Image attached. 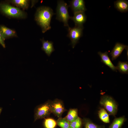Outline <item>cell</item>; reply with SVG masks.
Returning <instances> with one entry per match:
<instances>
[{
	"mask_svg": "<svg viewBox=\"0 0 128 128\" xmlns=\"http://www.w3.org/2000/svg\"><path fill=\"white\" fill-rule=\"evenodd\" d=\"M55 14L50 7L42 6L38 8L35 15V20L41 27L42 32L44 33L51 28L50 22Z\"/></svg>",
	"mask_w": 128,
	"mask_h": 128,
	"instance_id": "cell-1",
	"label": "cell"
},
{
	"mask_svg": "<svg viewBox=\"0 0 128 128\" xmlns=\"http://www.w3.org/2000/svg\"><path fill=\"white\" fill-rule=\"evenodd\" d=\"M0 12L8 17L24 18L27 16L26 13L19 8L13 6L6 3L0 2Z\"/></svg>",
	"mask_w": 128,
	"mask_h": 128,
	"instance_id": "cell-2",
	"label": "cell"
},
{
	"mask_svg": "<svg viewBox=\"0 0 128 128\" xmlns=\"http://www.w3.org/2000/svg\"><path fill=\"white\" fill-rule=\"evenodd\" d=\"M100 104L107 110L109 115L115 116L117 114L118 110V104L112 97L107 95L102 96L101 97Z\"/></svg>",
	"mask_w": 128,
	"mask_h": 128,
	"instance_id": "cell-3",
	"label": "cell"
},
{
	"mask_svg": "<svg viewBox=\"0 0 128 128\" xmlns=\"http://www.w3.org/2000/svg\"><path fill=\"white\" fill-rule=\"evenodd\" d=\"M69 6L67 4L62 0H58L56 8V19L60 22H63L64 26L69 27L68 24L69 20L70 17L68 12Z\"/></svg>",
	"mask_w": 128,
	"mask_h": 128,
	"instance_id": "cell-4",
	"label": "cell"
},
{
	"mask_svg": "<svg viewBox=\"0 0 128 128\" xmlns=\"http://www.w3.org/2000/svg\"><path fill=\"white\" fill-rule=\"evenodd\" d=\"M51 101L48 100L35 108L34 111V122L39 119H45L51 113L50 109Z\"/></svg>",
	"mask_w": 128,
	"mask_h": 128,
	"instance_id": "cell-5",
	"label": "cell"
},
{
	"mask_svg": "<svg viewBox=\"0 0 128 128\" xmlns=\"http://www.w3.org/2000/svg\"><path fill=\"white\" fill-rule=\"evenodd\" d=\"M68 33L67 35L71 40V44L74 48L82 36L83 28V26H75L73 28H68Z\"/></svg>",
	"mask_w": 128,
	"mask_h": 128,
	"instance_id": "cell-6",
	"label": "cell"
},
{
	"mask_svg": "<svg viewBox=\"0 0 128 128\" xmlns=\"http://www.w3.org/2000/svg\"><path fill=\"white\" fill-rule=\"evenodd\" d=\"M50 109L51 113L59 118L61 117L63 113L67 110L62 101L58 99L51 101Z\"/></svg>",
	"mask_w": 128,
	"mask_h": 128,
	"instance_id": "cell-7",
	"label": "cell"
},
{
	"mask_svg": "<svg viewBox=\"0 0 128 128\" xmlns=\"http://www.w3.org/2000/svg\"><path fill=\"white\" fill-rule=\"evenodd\" d=\"M70 2L69 6L74 13L78 12H84L86 10L85 2L83 0H73Z\"/></svg>",
	"mask_w": 128,
	"mask_h": 128,
	"instance_id": "cell-8",
	"label": "cell"
},
{
	"mask_svg": "<svg viewBox=\"0 0 128 128\" xmlns=\"http://www.w3.org/2000/svg\"><path fill=\"white\" fill-rule=\"evenodd\" d=\"M74 16L70 17L71 20L74 22L75 26H83L86 20V16L84 12H78L74 13Z\"/></svg>",
	"mask_w": 128,
	"mask_h": 128,
	"instance_id": "cell-9",
	"label": "cell"
},
{
	"mask_svg": "<svg viewBox=\"0 0 128 128\" xmlns=\"http://www.w3.org/2000/svg\"><path fill=\"white\" fill-rule=\"evenodd\" d=\"M127 47V46L120 43H116L110 53L112 60L117 58L120 56L123 50Z\"/></svg>",
	"mask_w": 128,
	"mask_h": 128,
	"instance_id": "cell-10",
	"label": "cell"
},
{
	"mask_svg": "<svg viewBox=\"0 0 128 128\" xmlns=\"http://www.w3.org/2000/svg\"><path fill=\"white\" fill-rule=\"evenodd\" d=\"M0 33L5 40L17 36L16 33L14 30L9 28L3 25H0Z\"/></svg>",
	"mask_w": 128,
	"mask_h": 128,
	"instance_id": "cell-11",
	"label": "cell"
},
{
	"mask_svg": "<svg viewBox=\"0 0 128 128\" xmlns=\"http://www.w3.org/2000/svg\"><path fill=\"white\" fill-rule=\"evenodd\" d=\"M108 53L107 52L102 53L99 51L98 52V54L101 58V62L113 71H116L117 70L116 66H115L112 63L108 55Z\"/></svg>",
	"mask_w": 128,
	"mask_h": 128,
	"instance_id": "cell-12",
	"label": "cell"
},
{
	"mask_svg": "<svg viewBox=\"0 0 128 128\" xmlns=\"http://www.w3.org/2000/svg\"><path fill=\"white\" fill-rule=\"evenodd\" d=\"M41 40L42 43V50L45 52L48 56H50L52 53L55 50L53 46V42L52 41H46L44 38L41 39Z\"/></svg>",
	"mask_w": 128,
	"mask_h": 128,
	"instance_id": "cell-13",
	"label": "cell"
},
{
	"mask_svg": "<svg viewBox=\"0 0 128 128\" xmlns=\"http://www.w3.org/2000/svg\"><path fill=\"white\" fill-rule=\"evenodd\" d=\"M115 8L121 12H125L128 10V1L124 0H118L114 2Z\"/></svg>",
	"mask_w": 128,
	"mask_h": 128,
	"instance_id": "cell-14",
	"label": "cell"
},
{
	"mask_svg": "<svg viewBox=\"0 0 128 128\" xmlns=\"http://www.w3.org/2000/svg\"><path fill=\"white\" fill-rule=\"evenodd\" d=\"M126 120L124 116L115 118L108 128H121Z\"/></svg>",
	"mask_w": 128,
	"mask_h": 128,
	"instance_id": "cell-15",
	"label": "cell"
},
{
	"mask_svg": "<svg viewBox=\"0 0 128 128\" xmlns=\"http://www.w3.org/2000/svg\"><path fill=\"white\" fill-rule=\"evenodd\" d=\"M17 7L23 9H27L29 6V0H12L7 1Z\"/></svg>",
	"mask_w": 128,
	"mask_h": 128,
	"instance_id": "cell-16",
	"label": "cell"
},
{
	"mask_svg": "<svg viewBox=\"0 0 128 128\" xmlns=\"http://www.w3.org/2000/svg\"><path fill=\"white\" fill-rule=\"evenodd\" d=\"M78 117V109L73 108L69 110L65 118L68 121L70 122L76 119Z\"/></svg>",
	"mask_w": 128,
	"mask_h": 128,
	"instance_id": "cell-17",
	"label": "cell"
},
{
	"mask_svg": "<svg viewBox=\"0 0 128 128\" xmlns=\"http://www.w3.org/2000/svg\"><path fill=\"white\" fill-rule=\"evenodd\" d=\"M82 119L84 128H105L104 125H97L88 118H84Z\"/></svg>",
	"mask_w": 128,
	"mask_h": 128,
	"instance_id": "cell-18",
	"label": "cell"
},
{
	"mask_svg": "<svg viewBox=\"0 0 128 128\" xmlns=\"http://www.w3.org/2000/svg\"><path fill=\"white\" fill-rule=\"evenodd\" d=\"M98 116L100 119L103 122L108 123L110 122L108 114L103 108H101L98 112Z\"/></svg>",
	"mask_w": 128,
	"mask_h": 128,
	"instance_id": "cell-19",
	"label": "cell"
},
{
	"mask_svg": "<svg viewBox=\"0 0 128 128\" xmlns=\"http://www.w3.org/2000/svg\"><path fill=\"white\" fill-rule=\"evenodd\" d=\"M117 70L123 74L128 73V62H119L116 66Z\"/></svg>",
	"mask_w": 128,
	"mask_h": 128,
	"instance_id": "cell-20",
	"label": "cell"
},
{
	"mask_svg": "<svg viewBox=\"0 0 128 128\" xmlns=\"http://www.w3.org/2000/svg\"><path fill=\"white\" fill-rule=\"evenodd\" d=\"M56 121L51 118H45L43 125L45 128H55L57 125Z\"/></svg>",
	"mask_w": 128,
	"mask_h": 128,
	"instance_id": "cell-21",
	"label": "cell"
},
{
	"mask_svg": "<svg viewBox=\"0 0 128 128\" xmlns=\"http://www.w3.org/2000/svg\"><path fill=\"white\" fill-rule=\"evenodd\" d=\"M57 125L61 128H70V122L64 117L59 118L57 120Z\"/></svg>",
	"mask_w": 128,
	"mask_h": 128,
	"instance_id": "cell-22",
	"label": "cell"
},
{
	"mask_svg": "<svg viewBox=\"0 0 128 128\" xmlns=\"http://www.w3.org/2000/svg\"><path fill=\"white\" fill-rule=\"evenodd\" d=\"M83 125L82 119L79 117L70 123V128H82Z\"/></svg>",
	"mask_w": 128,
	"mask_h": 128,
	"instance_id": "cell-23",
	"label": "cell"
},
{
	"mask_svg": "<svg viewBox=\"0 0 128 128\" xmlns=\"http://www.w3.org/2000/svg\"><path fill=\"white\" fill-rule=\"evenodd\" d=\"M5 40L2 37L0 33V44L4 48L5 47Z\"/></svg>",
	"mask_w": 128,
	"mask_h": 128,
	"instance_id": "cell-24",
	"label": "cell"
},
{
	"mask_svg": "<svg viewBox=\"0 0 128 128\" xmlns=\"http://www.w3.org/2000/svg\"><path fill=\"white\" fill-rule=\"evenodd\" d=\"M2 108L1 107H0V114L2 111Z\"/></svg>",
	"mask_w": 128,
	"mask_h": 128,
	"instance_id": "cell-25",
	"label": "cell"
}]
</instances>
